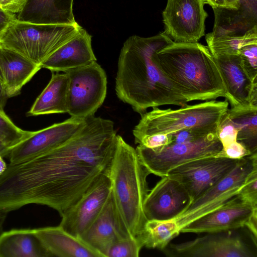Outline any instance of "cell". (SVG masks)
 <instances>
[{
  "label": "cell",
  "instance_id": "cell-38",
  "mask_svg": "<svg viewBox=\"0 0 257 257\" xmlns=\"http://www.w3.org/2000/svg\"><path fill=\"white\" fill-rule=\"evenodd\" d=\"M245 226L249 230L251 237L256 246L257 240V207L254 208L252 214L247 220ZM244 226V227H245Z\"/></svg>",
  "mask_w": 257,
  "mask_h": 257
},
{
  "label": "cell",
  "instance_id": "cell-21",
  "mask_svg": "<svg viewBox=\"0 0 257 257\" xmlns=\"http://www.w3.org/2000/svg\"><path fill=\"white\" fill-rule=\"evenodd\" d=\"M237 1V11L213 9L214 23L210 36H240L257 26V0Z\"/></svg>",
  "mask_w": 257,
  "mask_h": 257
},
{
  "label": "cell",
  "instance_id": "cell-3",
  "mask_svg": "<svg viewBox=\"0 0 257 257\" xmlns=\"http://www.w3.org/2000/svg\"><path fill=\"white\" fill-rule=\"evenodd\" d=\"M158 64L187 102L226 97L223 77L207 46L172 42L157 53Z\"/></svg>",
  "mask_w": 257,
  "mask_h": 257
},
{
  "label": "cell",
  "instance_id": "cell-28",
  "mask_svg": "<svg viewBox=\"0 0 257 257\" xmlns=\"http://www.w3.org/2000/svg\"><path fill=\"white\" fill-rule=\"evenodd\" d=\"M207 47L214 57L225 55H238L240 48L244 46L257 44V26L240 36H205Z\"/></svg>",
  "mask_w": 257,
  "mask_h": 257
},
{
  "label": "cell",
  "instance_id": "cell-33",
  "mask_svg": "<svg viewBox=\"0 0 257 257\" xmlns=\"http://www.w3.org/2000/svg\"><path fill=\"white\" fill-rule=\"evenodd\" d=\"M237 128L226 112L219 123L217 131V135L222 148L237 141Z\"/></svg>",
  "mask_w": 257,
  "mask_h": 257
},
{
  "label": "cell",
  "instance_id": "cell-26",
  "mask_svg": "<svg viewBox=\"0 0 257 257\" xmlns=\"http://www.w3.org/2000/svg\"><path fill=\"white\" fill-rule=\"evenodd\" d=\"M226 113L237 130V141L257 154V105H238L228 107Z\"/></svg>",
  "mask_w": 257,
  "mask_h": 257
},
{
  "label": "cell",
  "instance_id": "cell-7",
  "mask_svg": "<svg viewBox=\"0 0 257 257\" xmlns=\"http://www.w3.org/2000/svg\"><path fill=\"white\" fill-rule=\"evenodd\" d=\"M222 149L217 134L212 133L194 141L171 143L155 149L138 145L136 150L150 173L162 177L180 165L196 159L215 156Z\"/></svg>",
  "mask_w": 257,
  "mask_h": 257
},
{
  "label": "cell",
  "instance_id": "cell-4",
  "mask_svg": "<svg viewBox=\"0 0 257 257\" xmlns=\"http://www.w3.org/2000/svg\"><path fill=\"white\" fill-rule=\"evenodd\" d=\"M150 173L143 164L136 149L119 135L107 176L116 208L131 234L138 236L147 221L144 210L149 192Z\"/></svg>",
  "mask_w": 257,
  "mask_h": 257
},
{
  "label": "cell",
  "instance_id": "cell-15",
  "mask_svg": "<svg viewBox=\"0 0 257 257\" xmlns=\"http://www.w3.org/2000/svg\"><path fill=\"white\" fill-rule=\"evenodd\" d=\"M191 203L190 196L179 182L164 176L149 191L144 210L147 220H168L180 215Z\"/></svg>",
  "mask_w": 257,
  "mask_h": 257
},
{
  "label": "cell",
  "instance_id": "cell-6",
  "mask_svg": "<svg viewBox=\"0 0 257 257\" xmlns=\"http://www.w3.org/2000/svg\"><path fill=\"white\" fill-rule=\"evenodd\" d=\"M81 27L74 25L39 24L17 19L0 32V48L22 55L40 65L74 37Z\"/></svg>",
  "mask_w": 257,
  "mask_h": 257
},
{
  "label": "cell",
  "instance_id": "cell-45",
  "mask_svg": "<svg viewBox=\"0 0 257 257\" xmlns=\"http://www.w3.org/2000/svg\"></svg>",
  "mask_w": 257,
  "mask_h": 257
},
{
  "label": "cell",
  "instance_id": "cell-14",
  "mask_svg": "<svg viewBox=\"0 0 257 257\" xmlns=\"http://www.w3.org/2000/svg\"><path fill=\"white\" fill-rule=\"evenodd\" d=\"M84 123L85 118L70 117L62 122L32 132L30 136L11 149L8 155L10 163L29 159L57 147L73 136Z\"/></svg>",
  "mask_w": 257,
  "mask_h": 257
},
{
  "label": "cell",
  "instance_id": "cell-20",
  "mask_svg": "<svg viewBox=\"0 0 257 257\" xmlns=\"http://www.w3.org/2000/svg\"><path fill=\"white\" fill-rule=\"evenodd\" d=\"M73 0H26L17 19L39 24L74 25Z\"/></svg>",
  "mask_w": 257,
  "mask_h": 257
},
{
  "label": "cell",
  "instance_id": "cell-27",
  "mask_svg": "<svg viewBox=\"0 0 257 257\" xmlns=\"http://www.w3.org/2000/svg\"><path fill=\"white\" fill-rule=\"evenodd\" d=\"M181 233L175 219L168 220H147L138 236L144 246L163 250L170 241Z\"/></svg>",
  "mask_w": 257,
  "mask_h": 257
},
{
  "label": "cell",
  "instance_id": "cell-12",
  "mask_svg": "<svg viewBox=\"0 0 257 257\" xmlns=\"http://www.w3.org/2000/svg\"><path fill=\"white\" fill-rule=\"evenodd\" d=\"M230 231L210 233L180 243L169 244L162 251L170 257H255L238 235Z\"/></svg>",
  "mask_w": 257,
  "mask_h": 257
},
{
  "label": "cell",
  "instance_id": "cell-13",
  "mask_svg": "<svg viewBox=\"0 0 257 257\" xmlns=\"http://www.w3.org/2000/svg\"><path fill=\"white\" fill-rule=\"evenodd\" d=\"M111 193L107 174L101 175L71 206L62 213L59 225L79 237L91 225L105 206Z\"/></svg>",
  "mask_w": 257,
  "mask_h": 257
},
{
  "label": "cell",
  "instance_id": "cell-39",
  "mask_svg": "<svg viewBox=\"0 0 257 257\" xmlns=\"http://www.w3.org/2000/svg\"><path fill=\"white\" fill-rule=\"evenodd\" d=\"M17 15L0 9V32L9 23L17 19Z\"/></svg>",
  "mask_w": 257,
  "mask_h": 257
},
{
  "label": "cell",
  "instance_id": "cell-5",
  "mask_svg": "<svg viewBox=\"0 0 257 257\" xmlns=\"http://www.w3.org/2000/svg\"><path fill=\"white\" fill-rule=\"evenodd\" d=\"M229 103L212 100L173 109L152 108L142 115L133 134L135 143L138 144L143 138L157 134H169L187 128L206 130L217 134L219 123L226 113Z\"/></svg>",
  "mask_w": 257,
  "mask_h": 257
},
{
  "label": "cell",
  "instance_id": "cell-9",
  "mask_svg": "<svg viewBox=\"0 0 257 257\" xmlns=\"http://www.w3.org/2000/svg\"><path fill=\"white\" fill-rule=\"evenodd\" d=\"M257 169V154L240 159L233 170L215 185L192 201L175 219L180 228L217 208L234 197L250 174Z\"/></svg>",
  "mask_w": 257,
  "mask_h": 257
},
{
  "label": "cell",
  "instance_id": "cell-17",
  "mask_svg": "<svg viewBox=\"0 0 257 257\" xmlns=\"http://www.w3.org/2000/svg\"><path fill=\"white\" fill-rule=\"evenodd\" d=\"M256 207L242 202L235 196L221 206L184 225L180 232L210 233L231 231L244 227Z\"/></svg>",
  "mask_w": 257,
  "mask_h": 257
},
{
  "label": "cell",
  "instance_id": "cell-40",
  "mask_svg": "<svg viewBox=\"0 0 257 257\" xmlns=\"http://www.w3.org/2000/svg\"><path fill=\"white\" fill-rule=\"evenodd\" d=\"M8 97L5 92L3 83L0 80V108L4 109L6 105Z\"/></svg>",
  "mask_w": 257,
  "mask_h": 257
},
{
  "label": "cell",
  "instance_id": "cell-34",
  "mask_svg": "<svg viewBox=\"0 0 257 257\" xmlns=\"http://www.w3.org/2000/svg\"><path fill=\"white\" fill-rule=\"evenodd\" d=\"M251 154L242 145L235 141L225 147L215 156L232 159H240Z\"/></svg>",
  "mask_w": 257,
  "mask_h": 257
},
{
  "label": "cell",
  "instance_id": "cell-41",
  "mask_svg": "<svg viewBox=\"0 0 257 257\" xmlns=\"http://www.w3.org/2000/svg\"><path fill=\"white\" fill-rule=\"evenodd\" d=\"M8 212L7 210L0 208V237L4 232L3 224Z\"/></svg>",
  "mask_w": 257,
  "mask_h": 257
},
{
  "label": "cell",
  "instance_id": "cell-42",
  "mask_svg": "<svg viewBox=\"0 0 257 257\" xmlns=\"http://www.w3.org/2000/svg\"><path fill=\"white\" fill-rule=\"evenodd\" d=\"M10 149L0 140V156L3 158L8 157Z\"/></svg>",
  "mask_w": 257,
  "mask_h": 257
},
{
  "label": "cell",
  "instance_id": "cell-43",
  "mask_svg": "<svg viewBox=\"0 0 257 257\" xmlns=\"http://www.w3.org/2000/svg\"><path fill=\"white\" fill-rule=\"evenodd\" d=\"M7 165L3 160V158L0 156V175L6 170Z\"/></svg>",
  "mask_w": 257,
  "mask_h": 257
},
{
  "label": "cell",
  "instance_id": "cell-25",
  "mask_svg": "<svg viewBox=\"0 0 257 257\" xmlns=\"http://www.w3.org/2000/svg\"><path fill=\"white\" fill-rule=\"evenodd\" d=\"M49 256L35 229H13L0 237V257Z\"/></svg>",
  "mask_w": 257,
  "mask_h": 257
},
{
  "label": "cell",
  "instance_id": "cell-1",
  "mask_svg": "<svg viewBox=\"0 0 257 257\" xmlns=\"http://www.w3.org/2000/svg\"><path fill=\"white\" fill-rule=\"evenodd\" d=\"M116 136L112 120L90 116L61 145L29 159L10 163L0 175V208L10 212L38 204L61 214L101 175L107 174Z\"/></svg>",
  "mask_w": 257,
  "mask_h": 257
},
{
  "label": "cell",
  "instance_id": "cell-29",
  "mask_svg": "<svg viewBox=\"0 0 257 257\" xmlns=\"http://www.w3.org/2000/svg\"><path fill=\"white\" fill-rule=\"evenodd\" d=\"M32 131H25L15 125L0 108V140L10 150L31 135Z\"/></svg>",
  "mask_w": 257,
  "mask_h": 257
},
{
  "label": "cell",
  "instance_id": "cell-36",
  "mask_svg": "<svg viewBox=\"0 0 257 257\" xmlns=\"http://www.w3.org/2000/svg\"><path fill=\"white\" fill-rule=\"evenodd\" d=\"M212 9L237 11L239 3L237 0H205Z\"/></svg>",
  "mask_w": 257,
  "mask_h": 257
},
{
  "label": "cell",
  "instance_id": "cell-24",
  "mask_svg": "<svg viewBox=\"0 0 257 257\" xmlns=\"http://www.w3.org/2000/svg\"><path fill=\"white\" fill-rule=\"evenodd\" d=\"M68 89L67 75L53 72L48 84L37 97L27 115L38 116L67 112Z\"/></svg>",
  "mask_w": 257,
  "mask_h": 257
},
{
  "label": "cell",
  "instance_id": "cell-18",
  "mask_svg": "<svg viewBox=\"0 0 257 257\" xmlns=\"http://www.w3.org/2000/svg\"><path fill=\"white\" fill-rule=\"evenodd\" d=\"M215 58L225 84V99L230 107L245 104L257 105V82L252 81L243 70L239 55Z\"/></svg>",
  "mask_w": 257,
  "mask_h": 257
},
{
  "label": "cell",
  "instance_id": "cell-2",
  "mask_svg": "<svg viewBox=\"0 0 257 257\" xmlns=\"http://www.w3.org/2000/svg\"><path fill=\"white\" fill-rule=\"evenodd\" d=\"M172 42L163 33L147 38L134 35L121 48L115 81L116 94L140 115L149 108L188 104L157 62L158 51Z\"/></svg>",
  "mask_w": 257,
  "mask_h": 257
},
{
  "label": "cell",
  "instance_id": "cell-10",
  "mask_svg": "<svg viewBox=\"0 0 257 257\" xmlns=\"http://www.w3.org/2000/svg\"><path fill=\"white\" fill-rule=\"evenodd\" d=\"M238 160L215 156L196 159L172 169L166 176L179 182L192 202L229 174Z\"/></svg>",
  "mask_w": 257,
  "mask_h": 257
},
{
  "label": "cell",
  "instance_id": "cell-23",
  "mask_svg": "<svg viewBox=\"0 0 257 257\" xmlns=\"http://www.w3.org/2000/svg\"><path fill=\"white\" fill-rule=\"evenodd\" d=\"M35 231L51 256L102 257L81 238L68 233L59 225L35 228Z\"/></svg>",
  "mask_w": 257,
  "mask_h": 257
},
{
  "label": "cell",
  "instance_id": "cell-37",
  "mask_svg": "<svg viewBox=\"0 0 257 257\" xmlns=\"http://www.w3.org/2000/svg\"><path fill=\"white\" fill-rule=\"evenodd\" d=\"M26 0H0V9L13 14H18Z\"/></svg>",
  "mask_w": 257,
  "mask_h": 257
},
{
  "label": "cell",
  "instance_id": "cell-22",
  "mask_svg": "<svg viewBox=\"0 0 257 257\" xmlns=\"http://www.w3.org/2000/svg\"><path fill=\"white\" fill-rule=\"evenodd\" d=\"M42 68L14 51L0 48V69L8 98L21 93L22 87Z\"/></svg>",
  "mask_w": 257,
  "mask_h": 257
},
{
  "label": "cell",
  "instance_id": "cell-31",
  "mask_svg": "<svg viewBox=\"0 0 257 257\" xmlns=\"http://www.w3.org/2000/svg\"><path fill=\"white\" fill-rule=\"evenodd\" d=\"M238 55L245 73L252 81L257 82V44L243 46L239 49Z\"/></svg>",
  "mask_w": 257,
  "mask_h": 257
},
{
  "label": "cell",
  "instance_id": "cell-11",
  "mask_svg": "<svg viewBox=\"0 0 257 257\" xmlns=\"http://www.w3.org/2000/svg\"><path fill=\"white\" fill-rule=\"evenodd\" d=\"M205 0H168L162 13L164 34L176 43L198 42L205 35Z\"/></svg>",
  "mask_w": 257,
  "mask_h": 257
},
{
  "label": "cell",
  "instance_id": "cell-8",
  "mask_svg": "<svg viewBox=\"0 0 257 257\" xmlns=\"http://www.w3.org/2000/svg\"><path fill=\"white\" fill-rule=\"evenodd\" d=\"M69 80L68 109L71 117L85 118L94 115L107 93V76L94 61L64 72Z\"/></svg>",
  "mask_w": 257,
  "mask_h": 257
},
{
  "label": "cell",
  "instance_id": "cell-35",
  "mask_svg": "<svg viewBox=\"0 0 257 257\" xmlns=\"http://www.w3.org/2000/svg\"><path fill=\"white\" fill-rule=\"evenodd\" d=\"M171 143L170 134H157L143 138L138 144L150 149H155L163 147Z\"/></svg>",
  "mask_w": 257,
  "mask_h": 257
},
{
  "label": "cell",
  "instance_id": "cell-19",
  "mask_svg": "<svg viewBox=\"0 0 257 257\" xmlns=\"http://www.w3.org/2000/svg\"><path fill=\"white\" fill-rule=\"evenodd\" d=\"M96 61L91 45V36L82 27L41 65L52 72L63 73Z\"/></svg>",
  "mask_w": 257,
  "mask_h": 257
},
{
  "label": "cell",
  "instance_id": "cell-44",
  "mask_svg": "<svg viewBox=\"0 0 257 257\" xmlns=\"http://www.w3.org/2000/svg\"><path fill=\"white\" fill-rule=\"evenodd\" d=\"M0 80L1 81V82L3 83V76H2V74L1 69H0Z\"/></svg>",
  "mask_w": 257,
  "mask_h": 257
},
{
  "label": "cell",
  "instance_id": "cell-30",
  "mask_svg": "<svg viewBox=\"0 0 257 257\" xmlns=\"http://www.w3.org/2000/svg\"><path fill=\"white\" fill-rule=\"evenodd\" d=\"M143 247L144 244L139 236H132L115 243L106 257H138Z\"/></svg>",
  "mask_w": 257,
  "mask_h": 257
},
{
  "label": "cell",
  "instance_id": "cell-16",
  "mask_svg": "<svg viewBox=\"0 0 257 257\" xmlns=\"http://www.w3.org/2000/svg\"><path fill=\"white\" fill-rule=\"evenodd\" d=\"M132 236L116 208L111 191L99 215L78 237L102 257H106L109 249L115 243Z\"/></svg>",
  "mask_w": 257,
  "mask_h": 257
},
{
  "label": "cell",
  "instance_id": "cell-32",
  "mask_svg": "<svg viewBox=\"0 0 257 257\" xmlns=\"http://www.w3.org/2000/svg\"><path fill=\"white\" fill-rule=\"evenodd\" d=\"M236 196L242 202L257 207V169L250 174Z\"/></svg>",
  "mask_w": 257,
  "mask_h": 257
}]
</instances>
